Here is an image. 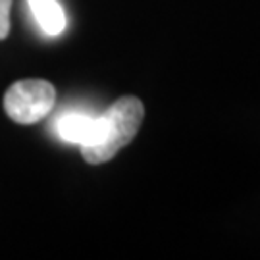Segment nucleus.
Masks as SVG:
<instances>
[{"label":"nucleus","instance_id":"obj_1","mask_svg":"<svg viewBox=\"0 0 260 260\" xmlns=\"http://www.w3.org/2000/svg\"><path fill=\"white\" fill-rule=\"evenodd\" d=\"M145 118V106L137 96H121L101 116L103 131L101 139L93 147L83 149L85 162L104 164L116 156L123 147H127L137 135Z\"/></svg>","mask_w":260,"mask_h":260},{"label":"nucleus","instance_id":"obj_5","mask_svg":"<svg viewBox=\"0 0 260 260\" xmlns=\"http://www.w3.org/2000/svg\"><path fill=\"white\" fill-rule=\"evenodd\" d=\"M10 10L12 0H0V41L8 37L10 33Z\"/></svg>","mask_w":260,"mask_h":260},{"label":"nucleus","instance_id":"obj_4","mask_svg":"<svg viewBox=\"0 0 260 260\" xmlns=\"http://www.w3.org/2000/svg\"><path fill=\"white\" fill-rule=\"evenodd\" d=\"M39 27L47 35L56 37L66 29V14L58 0H27Z\"/></svg>","mask_w":260,"mask_h":260},{"label":"nucleus","instance_id":"obj_3","mask_svg":"<svg viewBox=\"0 0 260 260\" xmlns=\"http://www.w3.org/2000/svg\"><path fill=\"white\" fill-rule=\"evenodd\" d=\"M101 116H89L83 112H68L56 121V133L66 143L79 145V149H89L101 139Z\"/></svg>","mask_w":260,"mask_h":260},{"label":"nucleus","instance_id":"obj_2","mask_svg":"<svg viewBox=\"0 0 260 260\" xmlns=\"http://www.w3.org/2000/svg\"><path fill=\"white\" fill-rule=\"evenodd\" d=\"M2 104L12 121L31 125L52 112L56 104V89L45 79H21L10 85Z\"/></svg>","mask_w":260,"mask_h":260}]
</instances>
